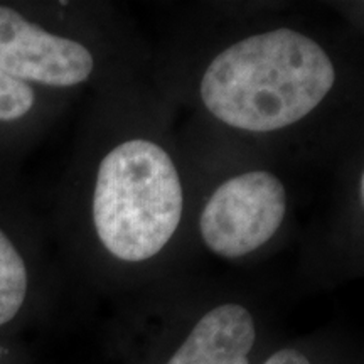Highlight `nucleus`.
Listing matches in <instances>:
<instances>
[{"mask_svg": "<svg viewBox=\"0 0 364 364\" xmlns=\"http://www.w3.org/2000/svg\"><path fill=\"white\" fill-rule=\"evenodd\" d=\"M184 189L171 154L150 139L124 140L100 162L91 201L95 233L117 260L142 263L179 230Z\"/></svg>", "mask_w": 364, "mask_h": 364, "instance_id": "2", "label": "nucleus"}, {"mask_svg": "<svg viewBox=\"0 0 364 364\" xmlns=\"http://www.w3.org/2000/svg\"><path fill=\"white\" fill-rule=\"evenodd\" d=\"M29 294V272L16 245L0 230V327L19 316Z\"/></svg>", "mask_w": 364, "mask_h": 364, "instance_id": "6", "label": "nucleus"}, {"mask_svg": "<svg viewBox=\"0 0 364 364\" xmlns=\"http://www.w3.org/2000/svg\"><path fill=\"white\" fill-rule=\"evenodd\" d=\"M260 364H336L326 361L321 353L312 351L304 344H285L275 348Z\"/></svg>", "mask_w": 364, "mask_h": 364, "instance_id": "8", "label": "nucleus"}, {"mask_svg": "<svg viewBox=\"0 0 364 364\" xmlns=\"http://www.w3.org/2000/svg\"><path fill=\"white\" fill-rule=\"evenodd\" d=\"M289 196L279 177L248 171L221 182L199 216V233L209 252L236 260L270 241L287 215Z\"/></svg>", "mask_w": 364, "mask_h": 364, "instance_id": "3", "label": "nucleus"}, {"mask_svg": "<svg viewBox=\"0 0 364 364\" xmlns=\"http://www.w3.org/2000/svg\"><path fill=\"white\" fill-rule=\"evenodd\" d=\"M263 324L240 300H221L194 314L149 364H260Z\"/></svg>", "mask_w": 364, "mask_h": 364, "instance_id": "5", "label": "nucleus"}, {"mask_svg": "<svg viewBox=\"0 0 364 364\" xmlns=\"http://www.w3.org/2000/svg\"><path fill=\"white\" fill-rule=\"evenodd\" d=\"M336 83L329 54L289 27L240 39L204 71L199 95L216 120L231 129L267 134L304 120Z\"/></svg>", "mask_w": 364, "mask_h": 364, "instance_id": "1", "label": "nucleus"}, {"mask_svg": "<svg viewBox=\"0 0 364 364\" xmlns=\"http://www.w3.org/2000/svg\"><path fill=\"white\" fill-rule=\"evenodd\" d=\"M36 93L31 85L0 70V122H17L34 108Z\"/></svg>", "mask_w": 364, "mask_h": 364, "instance_id": "7", "label": "nucleus"}, {"mask_svg": "<svg viewBox=\"0 0 364 364\" xmlns=\"http://www.w3.org/2000/svg\"><path fill=\"white\" fill-rule=\"evenodd\" d=\"M0 70L27 85L70 88L90 80L95 58L78 41L48 33L0 6Z\"/></svg>", "mask_w": 364, "mask_h": 364, "instance_id": "4", "label": "nucleus"}]
</instances>
